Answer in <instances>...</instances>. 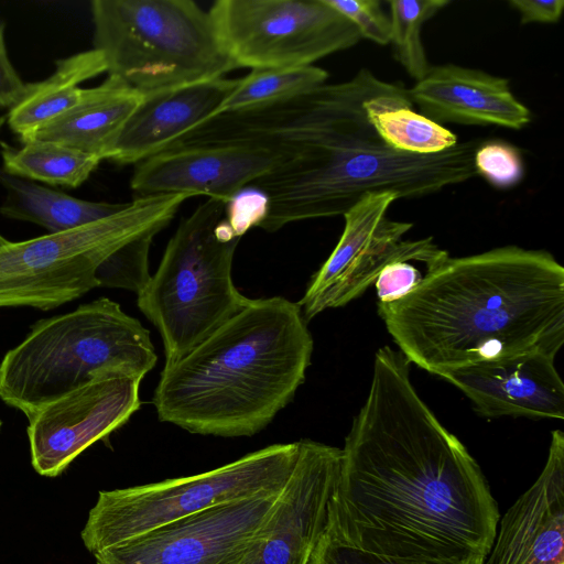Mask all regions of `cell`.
Listing matches in <instances>:
<instances>
[{"mask_svg":"<svg viewBox=\"0 0 564 564\" xmlns=\"http://www.w3.org/2000/svg\"><path fill=\"white\" fill-rule=\"evenodd\" d=\"M383 346L341 448L323 533L347 546L415 564H485L499 511L464 444Z\"/></svg>","mask_w":564,"mask_h":564,"instance_id":"1","label":"cell"},{"mask_svg":"<svg viewBox=\"0 0 564 564\" xmlns=\"http://www.w3.org/2000/svg\"><path fill=\"white\" fill-rule=\"evenodd\" d=\"M393 85L361 68L349 80L324 84L269 110L267 137L289 158L251 184L269 200L259 228L273 232L291 223L344 215L372 193L426 196L477 175L480 139L430 155L398 152L380 139L364 104Z\"/></svg>","mask_w":564,"mask_h":564,"instance_id":"2","label":"cell"},{"mask_svg":"<svg viewBox=\"0 0 564 564\" xmlns=\"http://www.w3.org/2000/svg\"><path fill=\"white\" fill-rule=\"evenodd\" d=\"M378 314L403 356L441 376L482 361L564 343V268L544 250L518 246L448 257Z\"/></svg>","mask_w":564,"mask_h":564,"instance_id":"3","label":"cell"},{"mask_svg":"<svg viewBox=\"0 0 564 564\" xmlns=\"http://www.w3.org/2000/svg\"><path fill=\"white\" fill-rule=\"evenodd\" d=\"M313 338L301 306L250 300L187 355L165 365L152 403L160 421L189 433L252 436L305 380Z\"/></svg>","mask_w":564,"mask_h":564,"instance_id":"4","label":"cell"},{"mask_svg":"<svg viewBox=\"0 0 564 564\" xmlns=\"http://www.w3.org/2000/svg\"><path fill=\"white\" fill-rule=\"evenodd\" d=\"M156 361L150 332L99 297L31 326L0 362V399L29 417L98 377L142 380Z\"/></svg>","mask_w":564,"mask_h":564,"instance_id":"5","label":"cell"},{"mask_svg":"<svg viewBox=\"0 0 564 564\" xmlns=\"http://www.w3.org/2000/svg\"><path fill=\"white\" fill-rule=\"evenodd\" d=\"M227 202L208 198L183 218L137 304L162 338L172 365L239 313L250 301L234 284L237 236Z\"/></svg>","mask_w":564,"mask_h":564,"instance_id":"6","label":"cell"},{"mask_svg":"<svg viewBox=\"0 0 564 564\" xmlns=\"http://www.w3.org/2000/svg\"><path fill=\"white\" fill-rule=\"evenodd\" d=\"M94 48L108 75L143 96L224 77L238 68L208 11L192 0H94Z\"/></svg>","mask_w":564,"mask_h":564,"instance_id":"7","label":"cell"},{"mask_svg":"<svg viewBox=\"0 0 564 564\" xmlns=\"http://www.w3.org/2000/svg\"><path fill=\"white\" fill-rule=\"evenodd\" d=\"M186 194L137 197L99 220L0 247V307L47 311L98 288V268L115 252L155 236L176 215Z\"/></svg>","mask_w":564,"mask_h":564,"instance_id":"8","label":"cell"},{"mask_svg":"<svg viewBox=\"0 0 564 564\" xmlns=\"http://www.w3.org/2000/svg\"><path fill=\"white\" fill-rule=\"evenodd\" d=\"M300 443L273 444L202 474L104 490L80 533L98 551L205 509L282 488L297 460Z\"/></svg>","mask_w":564,"mask_h":564,"instance_id":"9","label":"cell"},{"mask_svg":"<svg viewBox=\"0 0 564 564\" xmlns=\"http://www.w3.org/2000/svg\"><path fill=\"white\" fill-rule=\"evenodd\" d=\"M208 13L238 68L313 65L361 39L325 0H217Z\"/></svg>","mask_w":564,"mask_h":564,"instance_id":"10","label":"cell"},{"mask_svg":"<svg viewBox=\"0 0 564 564\" xmlns=\"http://www.w3.org/2000/svg\"><path fill=\"white\" fill-rule=\"evenodd\" d=\"M282 489L177 519L96 552V563L235 564L268 519Z\"/></svg>","mask_w":564,"mask_h":564,"instance_id":"11","label":"cell"},{"mask_svg":"<svg viewBox=\"0 0 564 564\" xmlns=\"http://www.w3.org/2000/svg\"><path fill=\"white\" fill-rule=\"evenodd\" d=\"M140 382L98 377L32 413L26 433L35 471L59 475L86 448L128 422L141 404Z\"/></svg>","mask_w":564,"mask_h":564,"instance_id":"12","label":"cell"},{"mask_svg":"<svg viewBox=\"0 0 564 564\" xmlns=\"http://www.w3.org/2000/svg\"><path fill=\"white\" fill-rule=\"evenodd\" d=\"M297 460L271 513L235 564H307L322 535L341 448L301 440Z\"/></svg>","mask_w":564,"mask_h":564,"instance_id":"13","label":"cell"},{"mask_svg":"<svg viewBox=\"0 0 564 564\" xmlns=\"http://www.w3.org/2000/svg\"><path fill=\"white\" fill-rule=\"evenodd\" d=\"M397 199L390 192L367 194L343 215L345 226L336 247L297 302L306 322L362 295L394 257L412 227L387 217Z\"/></svg>","mask_w":564,"mask_h":564,"instance_id":"14","label":"cell"},{"mask_svg":"<svg viewBox=\"0 0 564 564\" xmlns=\"http://www.w3.org/2000/svg\"><path fill=\"white\" fill-rule=\"evenodd\" d=\"M289 156L257 145L171 147L139 162L130 180L138 195H204L227 202Z\"/></svg>","mask_w":564,"mask_h":564,"instance_id":"15","label":"cell"},{"mask_svg":"<svg viewBox=\"0 0 564 564\" xmlns=\"http://www.w3.org/2000/svg\"><path fill=\"white\" fill-rule=\"evenodd\" d=\"M555 356L525 352L445 371L484 417L564 419V384Z\"/></svg>","mask_w":564,"mask_h":564,"instance_id":"16","label":"cell"},{"mask_svg":"<svg viewBox=\"0 0 564 564\" xmlns=\"http://www.w3.org/2000/svg\"><path fill=\"white\" fill-rule=\"evenodd\" d=\"M486 564H564V433L552 431L533 485L508 509Z\"/></svg>","mask_w":564,"mask_h":564,"instance_id":"17","label":"cell"},{"mask_svg":"<svg viewBox=\"0 0 564 564\" xmlns=\"http://www.w3.org/2000/svg\"><path fill=\"white\" fill-rule=\"evenodd\" d=\"M238 80L219 77L143 96L107 160L138 164L165 151L216 117Z\"/></svg>","mask_w":564,"mask_h":564,"instance_id":"18","label":"cell"},{"mask_svg":"<svg viewBox=\"0 0 564 564\" xmlns=\"http://www.w3.org/2000/svg\"><path fill=\"white\" fill-rule=\"evenodd\" d=\"M422 115L442 124L499 126L520 130L531 121L530 110L517 99L507 78L444 64L408 89Z\"/></svg>","mask_w":564,"mask_h":564,"instance_id":"19","label":"cell"},{"mask_svg":"<svg viewBox=\"0 0 564 564\" xmlns=\"http://www.w3.org/2000/svg\"><path fill=\"white\" fill-rule=\"evenodd\" d=\"M143 95L117 76L82 88L76 104L35 131L26 142H53L107 160Z\"/></svg>","mask_w":564,"mask_h":564,"instance_id":"20","label":"cell"},{"mask_svg":"<svg viewBox=\"0 0 564 564\" xmlns=\"http://www.w3.org/2000/svg\"><path fill=\"white\" fill-rule=\"evenodd\" d=\"M102 73H107L106 61L101 52L95 48L58 59L50 77L26 84L23 98L10 109V129L19 135L21 143L24 142L76 104L82 83Z\"/></svg>","mask_w":564,"mask_h":564,"instance_id":"21","label":"cell"},{"mask_svg":"<svg viewBox=\"0 0 564 564\" xmlns=\"http://www.w3.org/2000/svg\"><path fill=\"white\" fill-rule=\"evenodd\" d=\"M6 198L0 213L10 219L28 221L48 234L66 231L121 210L127 203L79 199L63 192L7 173L0 169Z\"/></svg>","mask_w":564,"mask_h":564,"instance_id":"22","label":"cell"},{"mask_svg":"<svg viewBox=\"0 0 564 564\" xmlns=\"http://www.w3.org/2000/svg\"><path fill=\"white\" fill-rule=\"evenodd\" d=\"M364 107L380 139L398 152L430 155L458 143L451 130L413 110L408 89L401 85L367 99Z\"/></svg>","mask_w":564,"mask_h":564,"instance_id":"23","label":"cell"},{"mask_svg":"<svg viewBox=\"0 0 564 564\" xmlns=\"http://www.w3.org/2000/svg\"><path fill=\"white\" fill-rule=\"evenodd\" d=\"M3 170L33 182L76 188L102 161L53 142H26L21 148L1 143Z\"/></svg>","mask_w":564,"mask_h":564,"instance_id":"24","label":"cell"},{"mask_svg":"<svg viewBox=\"0 0 564 564\" xmlns=\"http://www.w3.org/2000/svg\"><path fill=\"white\" fill-rule=\"evenodd\" d=\"M327 78L328 73L314 65L251 69L239 78L218 115L282 102L324 85Z\"/></svg>","mask_w":564,"mask_h":564,"instance_id":"25","label":"cell"},{"mask_svg":"<svg viewBox=\"0 0 564 564\" xmlns=\"http://www.w3.org/2000/svg\"><path fill=\"white\" fill-rule=\"evenodd\" d=\"M432 237L402 240L394 257L382 268L373 285L378 304L395 302L417 288L447 258Z\"/></svg>","mask_w":564,"mask_h":564,"instance_id":"26","label":"cell"},{"mask_svg":"<svg viewBox=\"0 0 564 564\" xmlns=\"http://www.w3.org/2000/svg\"><path fill=\"white\" fill-rule=\"evenodd\" d=\"M449 3L448 0H392L389 1L391 36L395 61L416 82L431 68L421 31L424 23Z\"/></svg>","mask_w":564,"mask_h":564,"instance_id":"27","label":"cell"},{"mask_svg":"<svg viewBox=\"0 0 564 564\" xmlns=\"http://www.w3.org/2000/svg\"><path fill=\"white\" fill-rule=\"evenodd\" d=\"M154 236L134 240L110 256L97 270L98 286L139 293L148 283L149 252Z\"/></svg>","mask_w":564,"mask_h":564,"instance_id":"28","label":"cell"},{"mask_svg":"<svg viewBox=\"0 0 564 564\" xmlns=\"http://www.w3.org/2000/svg\"><path fill=\"white\" fill-rule=\"evenodd\" d=\"M474 167L497 188L516 186L524 173L520 150L503 140L481 141L474 154Z\"/></svg>","mask_w":564,"mask_h":564,"instance_id":"29","label":"cell"},{"mask_svg":"<svg viewBox=\"0 0 564 564\" xmlns=\"http://www.w3.org/2000/svg\"><path fill=\"white\" fill-rule=\"evenodd\" d=\"M357 29L360 37L379 45L390 44V17L378 0H325Z\"/></svg>","mask_w":564,"mask_h":564,"instance_id":"30","label":"cell"},{"mask_svg":"<svg viewBox=\"0 0 564 564\" xmlns=\"http://www.w3.org/2000/svg\"><path fill=\"white\" fill-rule=\"evenodd\" d=\"M269 209L268 196L254 186H247L226 204L225 218L234 232L242 237L252 227H259Z\"/></svg>","mask_w":564,"mask_h":564,"instance_id":"31","label":"cell"},{"mask_svg":"<svg viewBox=\"0 0 564 564\" xmlns=\"http://www.w3.org/2000/svg\"><path fill=\"white\" fill-rule=\"evenodd\" d=\"M307 564H415L338 543L324 533Z\"/></svg>","mask_w":564,"mask_h":564,"instance_id":"32","label":"cell"},{"mask_svg":"<svg viewBox=\"0 0 564 564\" xmlns=\"http://www.w3.org/2000/svg\"><path fill=\"white\" fill-rule=\"evenodd\" d=\"M509 4L520 14L521 24L556 23L563 13V0H510Z\"/></svg>","mask_w":564,"mask_h":564,"instance_id":"33","label":"cell"},{"mask_svg":"<svg viewBox=\"0 0 564 564\" xmlns=\"http://www.w3.org/2000/svg\"><path fill=\"white\" fill-rule=\"evenodd\" d=\"M26 84L12 66L7 50L0 48V107L12 109L24 96Z\"/></svg>","mask_w":564,"mask_h":564,"instance_id":"34","label":"cell"},{"mask_svg":"<svg viewBox=\"0 0 564 564\" xmlns=\"http://www.w3.org/2000/svg\"><path fill=\"white\" fill-rule=\"evenodd\" d=\"M4 47V22L0 19V48Z\"/></svg>","mask_w":564,"mask_h":564,"instance_id":"35","label":"cell"},{"mask_svg":"<svg viewBox=\"0 0 564 564\" xmlns=\"http://www.w3.org/2000/svg\"><path fill=\"white\" fill-rule=\"evenodd\" d=\"M9 240H7L3 236L0 235V247L7 245Z\"/></svg>","mask_w":564,"mask_h":564,"instance_id":"36","label":"cell"},{"mask_svg":"<svg viewBox=\"0 0 564 564\" xmlns=\"http://www.w3.org/2000/svg\"><path fill=\"white\" fill-rule=\"evenodd\" d=\"M2 122H3V119H0V127H1Z\"/></svg>","mask_w":564,"mask_h":564,"instance_id":"37","label":"cell"},{"mask_svg":"<svg viewBox=\"0 0 564 564\" xmlns=\"http://www.w3.org/2000/svg\"><path fill=\"white\" fill-rule=\"evenodd\" d=\"M1 424H2V423H1V421H0V427H1Z\"/></svg>","mask_w":564,"mask_h":564,"instance_id":"38","label":"cell"}]
</instances>
